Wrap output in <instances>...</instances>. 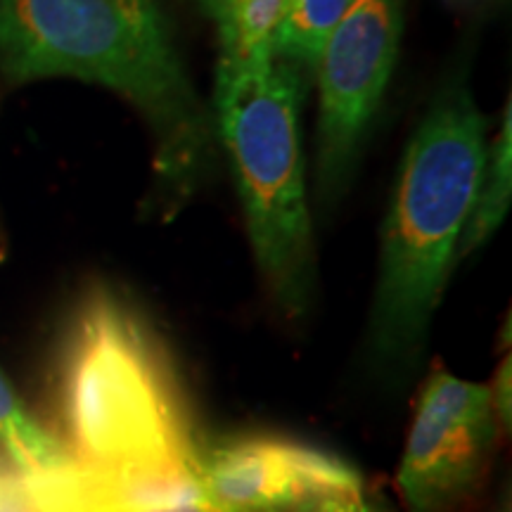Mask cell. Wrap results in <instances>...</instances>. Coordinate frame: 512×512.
<instances>
[{
  "label": "cell",
  "mask_w": 512,
  "mask_h": 512,
  "mask_svg": "<svg viewBox=\"0 0 512 512\" xmlns=\"http://www.w3.org/2000/svg\"><path fill=\"white\" fill-rule=\"evenodd\" d=\"M62 444L76 463L121 472H195V415L169 344L107 285L83 294L57 368Z\"/></svg>",
  "instance_id": "1"
},
{
  "label": "cell",
  "mask_w": 512,
  "mask_h": 512,
  "mask_svg": "<svg viewBox=\"0 0 512 512\" xmlns=\"http://www.w3.org/2000/svg\"><path fill=\"white\" fill-rule=\"evenodd\" d=\"M0 69L124 95L155 128L157 171L181 202L197 181L207 124L157 0H0Z\"/></svg>",
  "instance_id": "2"
},
{
  "label": "cell",
  "mask_w": 512,
  "mask_h": 512,
  "mask_svg": "<svg viewBox=\"0 0 512 512\" xmlns=\"http://www.w3.org/2000/svg\"><path fill=\"white\" fill-rule=\"evenodd\" d=\"M486 119L465 91L441 95L406 157L382 230L370 349L389 366H411L456 264L486 166Z\"/></svg>",
  "instance_id": "3"
},
{
  "label": "cell",
  "mask_w": 512,
  "mask_h": 512,
  "mask_svg": "<svg viewBox=\"0 0 512 512\" xmlns=\"http://www.w3.org/2000/svg\"><path fill=\"white\" fill-rule=\"evenodd\" d=\"M302 74L283 57L249 67H219V133L233 164L256 268L273 302L302 318L316 290L313 223L306 197Z\"/></svg>",
  "instance_id": "4"
},
{
  "label": "cell",
  "mask_w": 512,
  "mask_h": 512,
  "mask_svg": "<svg viewBox=\"0 0 512 512\" xmlns=\"http://www.w3.org/2000/svg\"><path fill=\"white\" fill-rule=\"evenodd\" d=\"M401 27V0H351L318 50V188L325 200L344 188L354 169L392 79Z\"/></svg>",
  "instance_id": "5"
},
{
  "label": "cell",
  "mask_w": 512,
  "mask_h": 512,
  "mask_svg": "<svg viewBox=\"0 0 512 512\" xmlns=\"http://www.w3.org/2000/svg\"><path fill=\"white\" fill-rule=\"evenodd\" d=\"M496 432L491 389L444 368L434 370L415 403L396 472V486L408 512L463 508L482 482Z\"/></svg>",
  "instance_id": "6"
},
{
  "label": "cell",
  "mask_w": 512,
  "mask_h": 512,
  "mask_svg": "<svg viewBox=\"0 0 512 512\" xmlns=\"http://www.w3.org/2000/svg\"><path fill=\"white\" fill-rule=\"evenodd\" d=\"M195 477L204 498L235 512H283L309 498L363 494L361 475L342 458L261 434L202 448Z\"/></svg>",
  "instance_id": "7"
},
{
  "label": "cell",
  "mask_w": 512,
  "mask_h": 512,
  "mask_svg": "<svg viewBox=\"0 0 512 512\" xmlns=\"http://www.w3.org/2000/svg\"><path fill=\"white\" fill-rule=\"evenodd\" d=\"M287 0H230L216 19L221 41L219 67H249L273 60L285 22Z\"/></svg>",
  "instance_id": "8"
},
{
  "label": "cell",
  "mask_w": 512,
  "mask_h": 512,
  "mask_svg": "<svg viewBox=\"0 0 512 512\" xmlns=\"http://www.w3.org/2000/svg\"><path fill=\"white\" fill-rule=\"evenodd\" d=\"M0 448L24 477L72 463L67 446L31 415L0 370Z\"/></svg>",
  "instance_id": "9"
},
{
  "label": "cell",
  "mask_w": 512,
  "mask_h": 512,
  "mask_svg": "<svg viewBox=\"0 0 512 512\" xmlns=\"http://www.w3.org/2000/svg\"><path fill=\"white\" fill-rule=\"evenodd\" d=\"M512 197V114L510 105L505 107L503 126L498 131V136L491 145V150H486V166L482 185H479V195L472 209L470 221L463 230V238H460L456 261L465 259L467 254H472L475 249L484 245L498 228L503 226L505 214H508Z\"/></svg>",
  "instance_id": "10"
},
{
  "label": "cell",
  "mask_w": 512,
  "mask_h": 512,
  "mask_svg": "<svg viewBox=\"0 0 512 512\" xmlns=\"http://www.w3.org/2000/svg\"><path fill=\"white\" fill-rule=\"evenodd\" d=\"M349 3L351 0H287L275 55L299 69H313L325 36L339 22Z\"/></svg>",
  "instance_id": "11"
},
{
  "label": "cell",
  "mask_w": 512,
  "mask_h": 512,
  "mask_svg": "<svg viewBox=\"0 0 512 512\" xmlns=\"http://www.w3.org/2000/svg\"><path fill=\"white\" fill-rule=\"evenodd\" d=\"M0 512H38L31 501L27 477L0 448Z\"/></svg>",
  "instance_id": "12"
},
{
  "label": "cell",
  "mask_w": 512,
  "mask_h": 512,
  "mask_svg": "<svg viewBox=\"0 0 512 512\" xmlns=\"http://www.w3.org/2000/svg\"><path fill=\"white\" fill-rule=\"evenodd\" d=\"M283 512H377L363 501V494H332L302 501Z\"/></svg>",
  "instance_id": "13"
},
{
  "label": "cell",
  "mask_w": 512,
  "mask_h": 512,
  "mask_svg": "<svg viewBox=\"0 0 512 512\" xmlns=\"http://www.w3.org/2000/svg\"><path fill=\"white\" fill-rule=\"evenodd\" d=\"M510 358H505L496 373V382L491 389V399H494V411L498 427H505V432L510 430V415H512V403H510Z\"/></svg>",
  "instance_id": "14"
},
{
  "label": "cell",
  "mask_w": 512,
  "mask_h": 512,
  "mask_svg": "<svg viewBox=\"0 0 512 512\" xmlns=\"http://www.w3.org/2000/svg\"><path fill=\"white\" fill-rule=\"evenodd\" d=\"M200 3H202V8L207 10V15L216 22V19L223 15V10L228 8L230 0H200Z\"/></svg>",
  "instance_id": "15"
}]
</instances>
